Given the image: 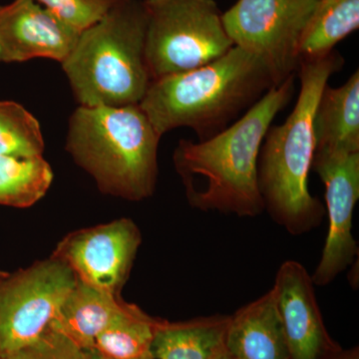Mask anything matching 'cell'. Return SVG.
Segmentation results:
<instances>
[{"label": "cell", "mask_w": 359, "mask_h": 359, "mask_svg": "<svg viewBox=\"0 0 359 359\" xmlns=\"http://www.w3.org/2000/svg\"><path fill=\"white\" fill-rule=\"evenodd\" d=\"M295 91V75L273 87L245 114L207 140L182 139L175 149V168L194 209L238 217L264 212L257 164L264 136Z\"/></svg>", "instance_id": "obj_1"}, {"label": "cell", "mask_w": 359, "mask_h": 359, "mask_svg": "<svg viewBox=\"0 0 359 359\" xmlns=\"http://www.w3.org/2000/svg\"><path fill=\"white\" fill-rule=\"evenodd\" d=\"M344 63L334 50L323 57L299 59L301 87L294 109L283 124L269 127L262 144L257 182L264 211L290 235L314 230L325 215V205L309 188L316 153L313 117L328 80Z\"/></svg>", "instance_id": "obj_2"}, {"label": "cell", "mask_w": 359, "mask_h": 359, "mask_svg": "<svg viewBox=\"0 0 359 359\" xmlns=\"http://www.w3.org/2000/svg\"><path fill=\"white\" fill-rule=\"evenodd\" d=\"M273 87L266 66L233 46L209 65L151 82L139 106L160 137L186 127L203 141L230 126Z\"/></svg>", "instance_id": "obj_3"}, {"label": "cell", "mask_w": 359, "mask_h": 359, "mask_svg": "<svg viewBox=\"0 0 359 359\" xmlns=\"http://www.w3.org/2000/svg\"><path fill=\"white\" fill-rule=\"evenodd\" d=\"M161 138L139 104L79 105L70 117L66 150L104 193L141 201L155 191Z\"/></svg>", "instance_id": "obj_4"}, {"label": "cell", "mask_w": 359, "mask_h": 359, "mask_svg": "<svg viewBox=\"0 0 359 359\" xmlns=\"http://www.w3.org/2000/svg\"><path fill=\"white\" fill-rule=\"evenodd\" d=\"M143 0H124L80 33L61 63L81 106L141 102L152 79L145 57Z\"/></svg>", "instance_id": "obj_5"}, {"label": "cell", "mask_w": 359, "mask_h": 359, "mask_svg": "<svg viewBox=\"0 0 359 359\" xmlns=\"http://www.w3.org/2000/svg\"><path fill=\"white\" fill-rule=\"evenodd\" d=\"M145 57L152 81L209 65L233 41L215 0H143Z\"/></svg>", "instance_id": "obj_6"}, {"label": "cell", "mask_w": 359, "mask_h": 359, "mask_svg": "<svg viewBox=\"0 0 359 359\" xmlns=\"http://www.w3.org/2000/svg\"><path fill=\"white\" fill-rule=\"evenodd\" d=\"M320 0H238L222 20L233 46L259 59L275 86L297 75L302 33Z\"/></svg>", "instance_id": "obj_7"}, {"label": "cell", "mask_w": 359, "mask_h": 359, "mask_svg": "<svg viewBox=\"0 0 359 359\" xmlns=\"http://www.w3.org/2000/svg\"><path fill=\"white\" fill-rule=\"evenodd\" d=\"M72 269L53 257L0 287V355L30 346L50 328L77 285Z\"/></svg>", "instance_id": "obj_8"}, {"label": "cell", "mask_w": 359, "mask_h": 359, "mask_svg": "<svg viewBox=\"0 0 359 359\" xmlns=\"http://www.w3.org/2000/svg\"><path fill=\"white\" fill-rule=\"evenodd\" d=\"M311 170L325 187L328 231L320 261L311 278L314 285L334 282L358 255L353 219L359 199V152L316 151Z\"/></svg>", "instance_id": "obj_9"}, {"label": "cell", "mask_w": 359, "mask_h": 359, "mask_svg": "<svg viewBox=\"0 0 359 359\" xmlns=\"http://www.w3.org/2000/svg\"><path fill=\"white\" fill-rule=\"evenodd\" d=\"M140 244L136 224L121 219L73 233L59 245L54 257L65 262L80 282L117 295Z\"/></svg>", "instance_id": "obj_10"}, {"label": "cell", "mask_w": 359, "mask_h": 359, "mask_svg": "<svg viewBox=\"0 0 359 359\" xmlns=\"http://www.w3.org/2000/svg\"><path fill=\"white\" fill-rule=\"evenodd\" d=\"M314 287L299 262H285L276 273L273 290L290 359H327L339 353L325 330Z\"/></svg>", "instance_id": "obj_11"}, {"label": "cell", "mask_w": 359, "mask_h": 359, "mask_svg": "<svg viewBox=\"0 0 359 359\" xmlns=\"http://www.w3.org/2000/svg\"><path fill=\"white\" fill-rule=\"evenodd\" d=\"M80 33L34 0L0 6V63L47 58L62 63Z\"/></svg>", "instance_id": "obj_12"}, {"label": "cell", "mask_w": 359, "mask_h": 359, "mask_svg": "<svg viewBox=\"0 0 359 359\" xmlns=\"http://www.w3.org/2000/svg\"><path fill=\"white\" fill-rule=\"evenodd\" d=\"M226 351L233 359H290L273 289L230 316Z\"/></svg>", "instance_id": "obj_13"}, {"label": "cell", "mask_w": 359, "mask_h": 359, "mask_svg": "<svg viewBox=\"0 0 359 359\" xmlns=\"http://www.w3.org/2000/svg\"><path fill=\"white\" fill-rule=\"evenodd\" d=\"M316 151L359 152V72L341 86H327L313 117Z\"/></svg>", "instance_id": "obj_14"}, {"label": "cell", "mask_w": 359, "mask_h": 359, "mask_svg": "<svg viewBox=\"0 0 359 359\" xmlns=\"http://www.w3.org/2000/svg\"><path fill=\"white\" fill-rule=\"evenodd\" d=\"M128 304L117 295L102 292L78 280L63 302L50 328L65 334L83 351L94 342Z\"/></svg>", "instance_id": "obj_15"}, {"label": "cell", "mask_w": 359, "mask_h": 359, "mask_svg": "<svg viewBox=\"0 0 359 359\" xmlns=\"http://www.w3.org/2000/svg\"><path fill=\"white\" fill-rule=\"evenodd\" d=\"M230 316H217L183 323L160 320L151 354L154 359H218L226 353Z\"/></svg>", "instance_id": "obj_16"}, {"label": "cell", "mask_w": 359, "mask_h": 359, "mask_svg": "<svg viewBox=\"0 0 359 359\" xmlns=\"http://www.w3.org/2000/svg\"><path fill=\"white\" fill-rule=\"evenodd\" d=\"M359 0H320L302 33L301 58H318L358 30Z\"/></svg>", "instance_id": "obj_17"}, {"label": "cell", "mask_w": 359, "mask_h": 359, "mask_svg": "<svg viewBox=\"0 0 359 359\" xmlns=\"http://www.w3.org/2000/svg\"><path fill=\"white\" fill-rule=\"evenodd\" d=\"M160 320L128 304L99 334L93 348L110 359H137L150 355Z\"/></svg>", "instance_id": "obj_18"}, {"label": "cell", "mask_w": 359, "mask_h": 359, "mask_svg": "<svg viewBox=\"0 0 359 359\" xmlns=\"http://www.w3.org/2000/svg\"><path fill=\"white\" fill-rule=\"evenodd\" d=\"M53 172L42 156L0 157V204L27 208L50 188Z\"/></svg>", "instance_id": "obj_19"}, {"label": "cell", "mask_w": 359, "mask_h": 359, "mask_svg": "<svg viewBox=\"0 0 359 359\" xmlns=\"http://www.w3.org/2000/svg\"><path fill=\"white\" fill-rule=\"evenodd\" d=\"M43 151V135L36 118L20 104L0 101V157H39Z\"/></svg>", "instance_id": "obj_20"}, {"label": "cell", "mask_w": 359, "mask_h": 359, "mask_svg": "<svg viewBox=\"0 0 359 359\" xmlns=\"http://www.w3.org/2000/svg\"><path fill=\"white\" fill-rule=\"evenodd\" d=\"M54 16L81 33L102 20L124 0H34Z\"/></svg>", "instance_id": "obj_21"}, {"label": "cell", "mask_w": 359, "mask_h": 359, "mask_svg": "<svg viewBox=\"0 0 359 359\" xmlns=\"http://www.w3.org/2000/svg\"><path fill=\"white\" fill-rule=\"evenodd\" d=\"M4 359H85V351L49 328L39 340Z\"/></svg>", "instance_id": "obj_22"}, {"label": "cell", "mask_w": 359, "mask_h": 359, "mask_svg": "<svg viewBox=\"0 0 359 359\" xmlns=\"http://www.w3.org/2000/svg\"><path fill=\"white\" fill-rule=\"evenodd\" d=\"M327 359H359L358 351H347V353H339L332 354Z\"/></svg>", "instance_id": "obj_23"}, {"label": "cell", "mask_w": 359, "mask_h": 359, "mask_svg": "<svg viewBox=\"0 0 359 359\" xmlns=\"http://www.w3.org/2000/svg\"><path fill=\"white\" fill-rule=\"evenodd\" d=\"M85 359H110L102 355L100 353L94 348H90L88 351H85Z\"/></svg>", "instance_id": "obj_24"}, {"label": "cell", "mask_w": 359, "mask_h": 359, "mask_svg": "<svg viewBox=\"0 0 359 359\" xmlns=\"http://www.w3.org/2000/svg\"><path fill=\"white\" fill-rule=\"evenodd\" d=\"M218 359H233V358H231V356L230 355V354H229L228 353H224L223 354H222L221 356H219V358Z\"/></svg>", "instance_id": "obj_25"}, {"label": "cell", "mask_w": 359, "mask_h": 359, "mask_svg": "<svg viewBox=\"0 0 359 359\" xmlns=\"http://www.w3.org/2000/svg\"><path fill=\"white\" fill-rule=\"evenodd\" d=\"M137 359H154V358H153L152 354H150V355L143 356V358Z\"/></svg>", "instance_id": "obj_26"}, {"label": "cell", "mask_w": 359, "mask_h": 359, "mask_svg": "<svg viewBox=\"0 0 359 359\" xmlns=\"http://www.w3.org/2000/svg\"><path fill=\"white\" fill-rule=\"evenodd\" d=\"M0 359H4V358H2V356H1V355H0Z\"/></svg>", "instance_id": "obj_27"}, {"label": "cell", "mask_w": 359, "mask_h": 359, "mask_svg": "<svg viewBox=\"0 0 359 359\" xmlns=\"http://www.w3.org/2000/svg\"><path fill=\"white\" fill-rule=\"evenodd\" d=\"M4 276V275H2V273H0V276Z\"/></svg>", "instance_id": "obj_28"}]
</instances>
